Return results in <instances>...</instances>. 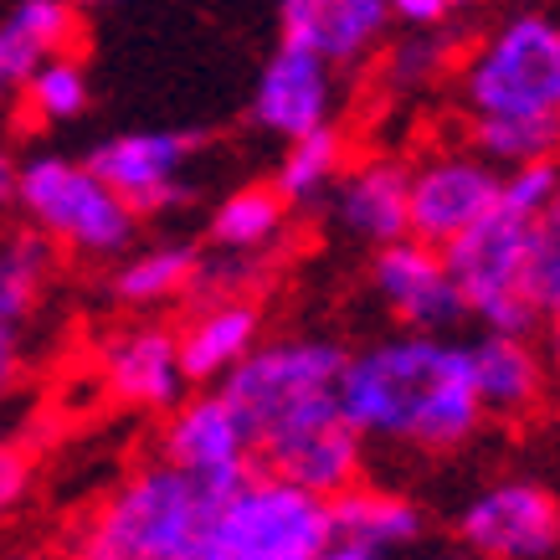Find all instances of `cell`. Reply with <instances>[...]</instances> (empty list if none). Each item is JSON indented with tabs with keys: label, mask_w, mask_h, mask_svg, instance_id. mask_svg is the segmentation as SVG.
Masks as SVG:
<instances>
[{
	"label": "cell",
	"mask_w": 560,
	"mask_h": 560,
	"mask_svg": "<svg viewBox=\"0 0 560 560\" xmlns=\"http://www.w3.org/2000/svg\"><path fill=\"white\" fill-rule=\"evenodd\" d=\"M381 51H386V78L396 88H427L453 68V36H442V26H411V36Z\"/></svg>",
	"instance_id": "cell-28"
},
{
	"label": "cell",
	"mask_w": 560,
	"mask_h": 560,
	"mask_svg": "<svg viewBox=\"0 0 560 560\" xmlns=\"http://www.w3.org/2000/svg\"><path fill=\"white\" fill-rule=\"evenodd\" d=\"M468 119H560V26L550 11H514L458 68Z\"/></svg>",
	"instance_id": "cell-6"
},
{
	"label": "cell",
	"mask_w": 560,
	"mask_h": 560,
	"mask_svg": "<svg viewBox=\"0 0 560 560\" xmlns=\"http://www.w3.org/2000/svg\"><path fill=\"white\" fill-rule=\"evenodd\" d=\"M289 201L278 196L272 186H237L226 190L206 221V237L217 247V257H232V262H253L257 257H268L283 232H289Z\"/></svg>",
	"instance_id": "cell-23"
},
{
	"label": "cell",
	"mask_w": 560,
	"mask_h": 560,
	"mask_svg": "<svg viewBox=\"0 0 560 560\" xmlns=\"http://www.w3.org/2000/svg\"><path fill=\"white\" fill-rule=\"evenodd\" d=\"M371 289L386 304V314L401 329H422V335H453L468 308H463L458 278L447 268L442 247L417 237H396L371 253Z\"/></svg>",
	"instance_id": "cell-11"
},
{
	"label": "cell",
	"mask_w": 560,
	"mask_h": 560,
	"mask_svg": "<svg viewBox=\"0 0 560 560\" xmlns=\"http://www.w3.org/2000/svg\"><path fill=\"white\" fill-rule=\"evenodd\" d=\"M499 196V171L474 150H438L407 165V237L447 247Z\"/></svg>",
	"instance_id": "cell-12"
},
{
	"label": "cell",
	"mask_w": 560,
	"mask_h": 560,
	"mask_svg": "<svg viewBox=\"0 0 560 560\" xmlns=\"http://www.w3.org/2000/svg\"><path fill=\"white\" fill-rule=\"evenodd\" d=\"M221 493L165 458L139 463L72 529L68 560H201Z\"/></svg>",
	"instance_id": "cell-3"
},
{
	"label": "cell",
	"mask_w": 560,
	"mask_h": 560,
	"mask_svg": "<svg viewBox=\"0 0 560 560\" xmlns=\"http://www.w3.org/2000/svg\"><path fill=\"white\" fill-rule=\"evenodd\" d=\"M340 417L360 442L417 447V453H453L478 438L483 411L468 375V345L453 335H381V340L345 350Z\"/></svg>",
	"instance_id": "cell-1"
},
{
	"label": "cell",
	"mask_w": 560,
	"mask_h": 560,
	"mask_svg": "<svg viewBox=\"0 0 560 560\" xmlns=\"http://www.w3.org/2000/svg\"><path fill=\"white\" fill-rule=\"evenodd\" d=\"M32 232L57 247V253L88 257V262H114L139 242L135 206L119 201V190L108 186L88 160L57 150H36L16 165V201Z\"/></svg>",
	"instance_id": "cell-4"
},
{
	"label": "cell",
	"mask_w": 560,
	"mask_h": 560,
	"mask_svg": "<svg viewBox=\"0 0 560 560\" xmlns=\"http://www.w3.org/2000/svg\"><path fill=\"white\" fill-rule=\"evenodd\" d=\"M51 278H57V247L42 232L21 226L0 237V314L26 324L47 299Z\"/></svg>",
	"instance_id": "cell-25"
},
{
	"label": "cell",
	"mask_w": 560,
	"mask_h": 560,
	"mask_svg": "<svg viewBox=\"0 0 560 560\" xmlns=\"http://www.w3.org/2000/svg\"><path fill=\"white\" fill-rule=\"evenodd\" d=\"M196 150L201 139L180 129H124L98 139L83 160L119 190L124 206H135V217H165L190 201Z\"/></svg>",
	"instance_id": "cell-9"
},
{
	"label": "cell",
	"mask_w": 560,
	"mask_h": 560,
	"mask_svg": "<svg viewBox=\"0 0 560 560\" xmlns=\"http://www.w3.org/2000/svg\"><path fill=\"white\" fill-rule=\"evenodd\" d=\"M98 375L114 390V401L135 411H165L190 390L180 355H175V324L135 319L119 324L98 350Z\"/></svg>",
	"instance_id": "cell-15"
},
{
	"label": "cell",
	"mask_w": 560,
	"mask_h": 560,
	"mask_svg": "<svg viewBox=\"0 0 560 560\" xmlns=\"http://www.w3.org/2000/svg\"><path fill=\"white\" fill-rule=\"evenodd\" d=\"M340 365H345L340 340L283 335V340H257L217 386L247 417L257 447H268V442L289 438L299 427L340 417V396H335Z\"/></svg>",
	"instance_id": "cell-5"
},
{
	"label": "cell",
	"mask_w": 560,
	"mask_h": 560,
	"mask_svg": "<svg viewBox=\"0 0 560 560\" xmlns=\"http://www.w3.org/2000/svg\"><path fill=\"white\" fill-rule=\"evenodd\" d=\"M16 165L21 154H11V144H0V211L16 201Z\"/></svg>",
	"instance_id": "cell-33"
},
{
	"label": "cell",
	"mask_w": 560,
	"mask_h": 560,
	"mask_svg": "<svg viewBox=\"0 0 560 560\" xmlns=\"http://www.w3.org/2000/svg\"><path fill=\"white\" fill-rule=\"evenodd\" d=\"M390 26L386 0H278V42L314 51L335 72L381 57Z\"/></svg>",
	"instance_id": "cell-14"
},
{
	"label": "cell",
	"mask_w": 560,
	"mask_h": 560,
	"mask_svg": "<svg viewBox=\"0 0 560 560\" xmlns=\"http://www.w3.org/2000/svg\"><path fill=\"white\" fill-rule=\"evenodd\" d=\"M257 468L293 478L299 489L319 493V499H335L355 478H365V442L355 438V427L345 417H324V422L299 427L289 438L257 447Z\"/></svg>",
	"instance_id": "cell-18"
},
{
	"label": "cell",
	"mask_w": 560,
	"mask_h": 560,
	"mask_svg": "<svg viewBox=\"0 0 560 560\" xmlns=\"http://www.w3.org/2000/svg\"><path fill=\"white\" fill-rule=\"evenodd\" d=\"M468 375L483 422H525L545 401V355L529 335H493L468 340Z\"/></svg>",
	"instance_id": "cell-17"
},
{
	"label": "cell",
	"mask_w": 560,
	"mask_h": 560,
	"mask_svg": "<svg viewBox=\"0 0 560 560\" xmlns=\"http://www.w3.org/2000/svg\"><path fill=\"white\" fill-rule=\"evenodd\" d=\"M453 5H478V0H453Z\"/></svg>",
	"instance_id": "cell-37"
},
{
	"label": "cell",
	"mask_w": 560,
	"mask_h": 560,
	"mask_svg": "<svg viewBox=\"0 0 560 560\" xmlns=\"http://www.w3.org/2000/svg\"><path fill=\"white\" fill-rule=\"evenodd\" d=\"M345 165H350L345 129L340 124H319L308 135L283 139V160H278V175H272L268 186L289 201V211H308V206H324V196L340 180Z\"/></svg>",
	"instance_id": "cell-24"
},
{
	"label": "cell",
	"mask_w": 560,
	"mask_h": 560,
	"mask_svg": "<svg viewBox=\"0 0 560 560\" xmlns=\"http://www.w3.org/2000/svg\"><path fill=\"white\" fill-rule=\"evenodd\" d=\"M21 103H26V114H32L36 124H72V119H83L88 103H93L88 68L72 57V51H57V57H47V62L26 78Z\"/></svg>",
	"instance_id": "cell-27"
},
{
	"label": "cell",
	"mask_w": 560,
	"mask_h": 560,
	"mask_svg": "<svg viewBox=\"0 0 560 560\" xmlns=\"http://www.w3.org/2000/svg\"><path fill=\"white\" fill-rule=\"evenodd\" d=\"M83 11L72 0H11L0 16V103H16L47 57L78 47Z\"/></svg>",
	"instance_id": "cell-20"
},
{
	"label": "cell",
	"mask_w": 560,
	"mask_h": 560,
	"mask_svg": "<svg viewBox=\"0 0 560 560\" xmlns=\"http://www.w3.org/2000/svg\"><path fill=\"white\" fill-rule=\"evenodd\" d=\"M160 458L186 468L190 478H206L217 489H232L237 478L257 468V442L253 427L232 407V396L221 386L186 390L160 427Z\"/></svg>",
	"instance_id": "cell-10"
},
{
	"label": "cell",
	"mask_w": 560,
	"mask_h": 560,
	"mask_svg": "<svg viewBox=\"0 0 560 560\" xmlns=\"http://www.w3.org/2000/svg\"><path fill=\"white\" fill-rule=\"evenodd\" d=\"M26 493H32V458L16 442H0V525L26 504Z\"/></svg>",
	"instance_id": "cell-29"
},
{
	"label": "cell",
	"mask_w": 560,
	"mask_h": 560,
	"mask_svg": "<svg viewBox=\"0 0 560 560\" xmlns=\"http://www.w3.org/2000/svg\"><path fill=\"white\" fill-rule=\"evenodd\" d=\"M329 535V499L253 468L217 499L201 560H314Z\"/></svg>",
	"instance_id": "cell-7"
},
{
	"label": "cell",
	"mask_w": 560,
	"mask_h": 560,
	"mask_svg": "<svg viewBox=\"0 0 560 560\" xmlns=\"http://www.w3.org/2000/svg\"><path fill=\"white\" fill-rule=\"evenodd\" d=\"M0 560H47V556H36V550H11V556H0Z\"/></svg>",
	"instance_id": "cell-35"
},
{
	"label": "cell",
	"mask_w": 560,
	"mask_h": 560,
	"mask_svg": "<svg viewBox=\"0 0 560 560\" xmlns=\"http://www.w3.org/2000/svg\"><path fill=\"white\" fill-rule=\"evenodd\" d=\"M335 108H340V72L319 62L314 51L278 42L272 57L257 68L253 103H247L257 129L272 139H293L319 124H335Z\"/></svg>",
	"instance_id": "cell-13"
},
{
	"label": "cell",
	"mask_w": 560,
	"mask_h": 560,
	"mask_svg": "<svg viewBox=\"0 0 560 560\" xmlns=\"http://www.w3.org/2000/svg\"><path fill=\"white\" fill-rule=\"evenodd\" d=\"M458 278L463 308L493 335H540L560 308V211L525 217L493 201L442 247Z\"/></svg>",
	"instance_id": "cell-2"
},
{
	"label": "cell",
	"mask_w": 560,
	"mask_h": 560,
	"mask_svg": "<svg viewBox=\"0 0 560 560\" xmlns=\"http://www.w3.org/2000/svg\"><path fill=\"white\" fill-rule=\"evenodd\" d=\"M257 340H262V304L247 293H211L175 329V355L190 386H217Z\"/></svg>",
	"instance_id": "cell-19"
},
{
	"label": "cell",
	"mask_w": 560,
	"mask_h": 560,
	"mask_svg": "<svg viewBox=\"0 0 560 560\" xmlns=\"http://www.w3.org/2000/svg\"><path fill=\"white\" fill-rule=\"evenodd\" d=\"M560 119H474L468 124V150L489 160L493 171H514L529 160H556Z\"/></svg>",
	"instance_id": "cell-26"
},
{
	"label": "cell",
	"mask_w": 560,
	"mask_h": 560,
	"mask_svg": "<svg viewBox=\"0 0 560 560\" xmlns=\"http://www.w3.org/2000/svg\"><path fill=\"white\" fill-rule=\"evenodd\" d=\"M329 529L345 535V540L371 545L375 556L390 560V556H401V550H411V545H422L427 510L417 499H407V493L355 478L350 489H340L329 499Z\"/></svg>",
	"instance_id": "cell-22"
},
{
	"label": "cell",
	"mask_w": 560,
	"mask_h": 560,
	"mask_svg": "<svg viewBox=\"0 0 560 560\" xmlns=\"http://www.w3.org/2000/svg\"><path fill=\"white\" fill-rule=\"evenodd\" d=\"M21 365H26V324L0 314V407L11 401V390L21 381Z\"/></svg>",
	"instance_id": "cell-30"
},
{
	"label": "cell",
	"mask_w": 560,
	"mask_h": 560,
	"mask_svg": "<svg viewBox=\"0 0 560 560\" xmlns=\"http://www.w3.org/2000/svg\"><path fill=\"white\" fill-rule=\"evenodd\" d=\"M314 560H386V556H375L371 545H360V540H345V535H329V545H324Z\"/></svg>",
	"instance_id": "cell-32"
},
{
	"label": "cell",
	"mask_w": 560,
	"mask_h": 560,
	"mask_svg": "<svg viewBox=\"0 0 560 560\" xmlns=\"http://www.w3.org/2000/svg\"><path fill=\"white\" fill-rule=\"evenodd\" d=\"M386 11H390V21H401V26H447L453 21V0H386Z\"/></svg>",
	"instance_id": "cell-31"
},
{
	"label": "cell",
	"mask_w": 560,
	"mask_h": 560,
	"mask_svg": "<svg viewBox=\"0 0 560 560\" xmlns=\"http://www.w3.org/2000/svg\"><path fill=\"white\" fill-rule=\"evenodd\" d=\"M78 11H98V5H119V0H72Z\"/></svg>",
	"instance_id": "cell-34"
},
{
	"label": "cell",
	"mask_w": 560,
	"mask_h": 560,
	"mask_svg": "<svg viewBox=\"0 0 560 560\" xmlns=\"http://www.w3.org/2000/svg\"><path fill=\"white\" fill-rule=\"evenodd\" d=\"M453 529L478 560H556L560 504L540 478H493L458 510Z\"/></svg>",
	"instance_id": "cell-8"
},
{
	"label": "cell",
	"mask_w": 560,
	"mask_h": 560,
	"mask_svg": "<svg viewBox=\"0 0 560 560\" xmlns=\"http://www.w3.org/2000/svg\"><path fill=\"white\" fill-rule=\"evenodd\" d=\"M324 211L345 242H360L371 253L407 237V160H396V154L355 160L350 154V165L324 196Z\"/></svg>",
	"instance_id": "cell-16"
},
{
	"label": "cell",
	"mask_w": 560,
	"mask_h": 560,
	"mask_svg": "<svg viewBox=\"0 0 560 560\" xmlns=\"http://www.w3.org/2000/svg\"><path fill=\"white\" fill-rule=\"evenodd\" d=\"M432 560H478V556H468V550H453V556H432Z\"/></svg>",
	"instance_id": "cell-36"
},
{
	"label": "cell",
	"mask_w": 560,
	"mask_h": 560,
	"mask_svg": "<svg viewBox=\"0 0 560 560\" xmlns=\"http://www.w3.org/2000/svg\"><path fill=\"white\" fill-rule=\"evenodd\" d=\"M201 247L190 237H160V242H135L129 253L114 257V278H108V299L135 314H154V308L186 299L201 283Z\"/></svg>",
	"instance_id": "cell-21"
}]
</instances>
